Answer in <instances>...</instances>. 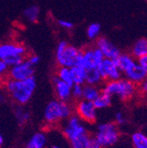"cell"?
Here are the masks:
<instances>
[{"label":"cell","instance_id":"cell-1","mask_svg":"<svg viewBox=\"0 0 147 148\" xmlns=\"http://www.w3.org/2000/svg\"><path fill=\"white\" fill-rule=\"evenodd\" d=\"M62 134L68 140L70 148H89L92 136L75 114L64 121Z\"/></svg>","mask_w":147,"mask_h":148},{"label":"cell","instance_id":"cell-2","mask_svg":"<svg viewBox=\"0 0 147 148\" xmlns=\"http://www.w3.org/2000/svg\"><path fill=\"white\" fill-rule=\"evenodd\" d=\"M5 88L16 105L25 106L30 102L35 91L36 79L34 76L23 80L8 79L5 83Z\"/></svg>","mask_w":147,"mask_h":148},{"label":"cell","instance_id":"cell-3","mask_svg":"<svg viewBox=\"0 0 147 148\" xmlns=\"http://www.w3.org/2000/svg\"><path fill=\"white\" fill-rule=\"evenodd\" d=\"M74 112L70 102H65L59 99L51 100L45 107L43 118L50 125H55L65 121Z\"/></svg>","mask_w":147,"mask_h":148},{"label":"cell","instance_id":"cell-4","mask_svg":"<svg viewBox=\"0 0 147 148\" xmlns=\"http://www.w3.org/2000/svg\"><path fill=\"white\" fill-rule=\"evenodd\" d=\"M101 92L109 95L110 97L117 96L122 101H128L133 99L137 92V85L127 79L107 81L101 88Z\"/></svg>","mask_w":147,"mask_h":148},{"label":"cell","instance_id":"cell-5","mask_svg":"<svg viewBox=\"0 0 147 148\" xmlns=\"http://www.w3.org/2000/svg\"><path fill=\"white\" fill-rule=\"evenodd\" d=\"M55 59L60 67L71 68L73 66L82 67V50L70 45L66 41H61L59 42L56 48Z\"/></svg>","mask_w":147,"mask_h":148},{"label":"cell","instance_id":"cell-6","mask_svg":"<svg viewBox=\"0 0 147 148\" xmlns=\"http://www.w3.org/2000/svg\"><path fill=\"white\" fill-rule=\"evenodd\" d=\"M27 54V49L20 43H0V60L5 62L8 67H12L23 62Z\"/></svg>","mask_w":147,"mask_h":148},{"label":"cell","instance_id":"cell-7","mask_svg":"<svg viewBox=\"0 0 147 148\" xmlns=\"http://www.w3.org/2000/svg\"><path fill=\"white\" fill-rule=\"evenodd\" d=\"M93 136L97 139L101 148H107L118 142L120 131L115 122H105L98 125L96 134Z\"/></svg>","mask_w":147,"mask_h":148},{"label":"cell","instance_id":"cell-8","mask_svg":"<svg viewBox=\"0 0 147 148\" xmlns=\"http://www.w3.org/2000/svg\"><path fill=\"white\" fill-rule=\"evenodd\" d=\"M73 109L76 113L75 115L82 122L94 124L97 121L98 109L95 108L93 102L81 99L77 101Z\"/></svg>","mask_w":147,"mask_h":148},{"label":"cell","instance_id":"cell-9","mask_svg":"<svg viewBox=\"0 0 147 148\" xmlns=\"http://www.w3.org/2000/svg\"><path fill=\"white\" fill-rule=\"evenodd\" d=\"M105 59L102 51L98 48H87L82 51V67L87 70L98 69Z\"/></svg>","mask_w":147,"mask_h":148},{"label":"cell","instance_id":"cell-10","mask_svg":"<svg viewBox=\"0 0 147 148\" xmlns=\"http://www.w3.org/2000/svg\"><path fill=\"white\" fill-rule=\"evenodd\" d=\"M98 72L103 80H117L122 78V72L116 66L114 60L104 59L98 67Z\"/></svg>","mask_w":147,"mask_h":148},{"label":"cell","instance_id":"cell-11","mask_svg":"<svg viewBox=\"0 0 147 148\" xmlns=\"http://www.w3.org/2000/svg\"><path fill=\"white\" fill-rule=\"evenodd\" d=\"M9 79L16 80H23L34 76V67L25 59L20 63L12 66L8 70Z\"/></svg>","mask_w":147,"mask_h":148},{"label":"cell","instance_id":"cell-12","mask_svg":"<svg viewBox=\"0 0 147 148\" xmlns=\"http://www.w3.org/2000/svg\"><path fill=\"white\" fill-rule=\"evenodd\" d=\"M97 47L102 51L105 59L115 60L120 55V51L116 46H115L113 42H110L106 37H100L97 42Z\"/></svg>","mask_w":147,"mask_h":148},{"label":"cell","instance_id":"cell-13","mask_svg":"<svg viewBox=\"0 0 147 148\" xmlns=\"http://www.w3.org/2000/svg\"><path fill=\"white\" fill-rule=\"evenodd\" d=\"M53 84L54 87V91L56 98L59 100L70 102L71 99V87L64 81L61 80L57 76L53 77Z\"/></svg>","mask_w":147,"mask_h":148},{"label":"cell","instance_id":"cell-14","mask_svg":"<svg viewBox=\"0 0 147 148\" xmlns=\"http://www.w3.org/2000/svg\"><path fill=\"white\" fill-rule=\"evenodd\" d=\"M126 79H129L133 83L138 85L140 84L142 81L146 79L147 71L144 70L141 66H139L137 62L132 66V67L124 73Z\"/></svg>","mask_w":147,"mask_h":148},{"label":"cell","instance_id":"cell-15","mask_svg":"<svg viewBox=\"0 0 147 148\" xmlns=\"http://www.w3.org/2000/svg\"><path fill=\"white\" fill-rule=\"evenodd\" d=\"M114 61L116 66L118 67V69L121 71L122 74H124L126 71H128L132 66L136 62L135 59L132 55L127 54V53H124V54L120 53V55L116 59H115Z\"/></svg>","mask_w":147,"mask_h":148},{"label":"cell","instance_id":"cell-16","mask_svg":"<svg viewBox=\"0 0 147 148\" xmlns=\"http://www.w3.org/2000/svg\"><path fill=\"white\" fill-rule=\"evenodd\" d=\"M47 136L43 132H36L26 143L25 148H46Z\"/></svg>","mask_w":147,"mask_h":148},{"label":"cell","instance_id":"cell-17","mask_svg":"<svg viewBox=\"0 0 147 148\" xmlns=\"http://www.w3.org/2000/svg\"><path fill=\"white\" fill-rule=\"evenodd\" d=\"M73 84L84 85L86 80V69L81 66H73L70 68Z\"/></svg>","mask_w":147,"mask_h":148},{"label":"cell","instance_id":"cell-18","mask_svg":"<svg viewBox=\"0 0 147 148\" xmlns=\"http://www.w3.org/2000/svg\"><path fill=\"white\" fill-rule=\"evenodd\" d=\"M101 93V88L98 86L89 85L86 84L83 85V92H82V99L93 102L96 99Z\"/></svg>","mask_w":147,"mask_h":148},{"label":"cell","instance_id":"cell-19","mask_svg":"<svg viewBox=\"0 0 147 148\" xmlns=\"http://www.w3.org/2000/svg\"><path fill=\"white\" fill-rule=\"evenodd\" d=\"M14 116H16V120L20 125H25L29 120H30V117H31L30 111L25 109L24 106L16 105L14 109Z\"/></svg>","mask_w":147,"mask_h":148},{"label":"cell","instance_id":"cell-20","mask_svg":"<svg viewBox=\"0 0 147 148\" xmlns=\"http://www.w3.org/2000/svg\"><path fill=\"white\" fill-rule=\"evenodd\" d=\"M147 55V40L146 38H140L135 42L132 49V56L135 59Z\"/></svg>","mask_w":147,"mask_h":148},{"label":"cell","instance_id":"cell-21","mask_svg":"<svg viewBox=\"0 0 147 148\" xmlns=\"http://www.w3.org/2000/svg\"><path fill=\"white\" fill-rule=\"evenodd\" d=\"M134 148H147V136L142 131H135L131 136Z\"/></svg>","mask_w":147,"mask_h":148},{"label":"cell","instance_id":"cell-22","mask_svg":"<svg viewBox=\"0 0 147 148\" xmlns=\"http://www.w3.org/2000/svg\"><path fill=\"white\" fill-rule=\"evenodd\" d=\"M103 81L98 69H91L86 71V80L85 84L98 86Z\"/></svg>","mask_w":147,"mask_h":148},{"label":"cell","instance_id":"cell-23","mask_svg":"<svg viewBox=\"0 0 147 148\" xmlns=\"http://www.w3.org/2000/svg\"><path fill=\"white\" fill-rule=\"evenodd\" d=\"M93 104L98 110L107 108L112 104V97H110L107 94L101 92L98 97L93 101Z\"/></svg>","mask_w":147,"mask_h":148},{"label":"cell","instance_id":"cell-24","mask_svg":"<svg viewBox=\"0 0 147 148\" xmlns=\"http://www.w3.org/2000/svg\"><path fill=\"white\" fill-rule=\"evenodd\" d=\"M24 16L31 23H36L40 16V8L37 5L28 6L24 11Z\"/></svg>","mask_w":147,"mask_h":148},{"label":"cell","instance_id":"cell-25","mask_svg":"<svg viewBox=\"0 0 147 148\" xmlns=\"http://www.w3.org/2000/svg\"><path fill=\"white\" fill-rule=\"evenodd\" d=\"M61 80L64 81L70 86L73 85V81L71 78V74L70 68H66V67H60L57 71V75H56Z\"/></svg>","mask_w":147,"mask_h":148},{"label":"cell","instance_id":"cell-26","mask_svg":"<svg viewBox=\"0 0 147 148\" xmlns=\"http://www.w3.org/2000/svg\"><path fill=\"white\" fill-rule=\"evenodd\" d=\"M100 30H101V25L98 23H93L90 25L87 28V36L91 40L96 39L100 33Z\"/></svg>","mask_w":147,"mask_h":148},{"label":"cell","instance_id":"cell-27","mask_svg":"<svg viewBox=\"0 0 147 148\" xmlns=\"http://www.w3.org/2000/svg\"><path fill=\"white\" fill-rule=\"evenodd\" d=\"M82 92H83V85L73 84L71 87V99H74L77 101L81 99Z\"/></svg>","mask_w":147,"mask_h":148},{"label":"cell","instance_id":"cell-28","mask_svg":"<svg viewBox=\"0 0 147 148\" xmlns=\"http://www.w3.org/2000/svg\"><path fill=\"white\" fill-rule=\"evenodd\" d=\"M115 124L117 125V127H120V125H126V122H127V119L126 116H124V114L123 112H121V111H119V112H117L115 116Z\"/></svg>","mask_w":147,"mask_h":148},{"label":"cell","instance_id":"cell-29","mask_svg":"<svg viewBox=\"0 0 147 148\" xmlns=\"http://www.w3.org/2000/svg\"><path fill=\"white\" fill-rule=\"evenodd\" d=\"M57 23L61 27H62L64 29H67V30H70V29H72L73 27H74V24L70 21H68V20L60 19V20L57 21Z\"/></svg>","mask_w":147,"mask_h":148},{"label":"cell","instance_id":"cell-30","mask_svg":"<svg viewBox=\"0 0 147 148\" xmlns=\"http://www.w3.org/2000/svg\"><path fill=\"white\" fill-rule=\"evenodd\" d=\"M26 60L29 62V63H30L32 66L35 67L36 65L39 64V62H40V61H41V58H40V56H38V55L33 54V55L28 56V57L26 58Z\"/></svg>","mask_w":147,"mask_h":148},{"label":"cell","instance_id":"cell-31","mask_svg":"<svg viewBox=\"0 0 147 148\" xmlns=\"http://www.w3.org/2000/svg\"><path fill=\"white\" fill-rule=\"evenodd\" d=\"M137 63L139 64V66H141V67L147 71V55H144V56H142V57H139L137 59H135Z\"/></svg>","mask_w":147,"mask_h":148},{"label":"cell","instance_id":"cell-32","mask_svg":"<svg viewBox=\"0 0 147 148\" xmlns=\"http://www.w3.org/2000/svg\"><path fill=\"white\" fill-rule=\"evenodd\" d=\"M8 70H9V67L6 65V63L0 60V78L5 75V74L8 72Z\"/></svg>","mask_w":147,"mask_h":148},{"label":"cell","instance_id":"cell-33","mask_svg":"<svg viewBox=\"0 0 147 148\" xmlns=\"http://www.w3.org/2000/svg\"><path fill=\"white\" fill-rule=\"evenodd\" d=\"M89 148H101L99 143L97 141V139L95 138L93 136H91V139H90V146Z\"/></svg>","mask_w":147,"mask_h":148},{"label":"cell","instance_id":"cell-34","mask_svg":"<svg viewBox=\"0 0 147 148\" xmlns=\"http://www.w3.org/2000/svg\"><path fill=\"white\" fill-rule=\"evenodd\" d=\"M139 88H140V91L142 93H146V91H147V80L144 79V81H142V82L139 84Z\"/></svg>","mask_w":147,"mask_h":148},{"label":"cell","instance_id":"cell-35","mask_svg":"<svg viewBox=\"0 0 147 148\" xmlns=\"http://www.w3.org/2000/svg\"><path fill=\"white\" fill-rule=\"evenodd\" d=\"M5 95H4L2 92H0V102L3 103V102H5Z\"/></svg>","mask_w":147,"mask_h":148},{"label":"cell","instance_id":"cell-36","mask_svg":"<svg viewBox=\"0 0 147 148\" xmlns=\"http://www.w3.org/2000/svg\"><path fill=\"white\" fill-rule=\"evenodd\" d=\"M3 144H4V136L1 133H0V146L3 145Z\"/></svg>","mask_w":147,"mask_h":148},{"label":"cell","instance_id":"cell-37","mask_svg":"<svg viewBox=\"0 0 147 148\" xmlns=\"http://www.w3.org/2000/svg\"><path fill=\"white\" fill-rule=\"evenodd\" d=\"M51 148H62V147H61V146H59V145H54L51 146Z\"/></svg>","mask_w":147,"mask_h":148}]
</instances>
